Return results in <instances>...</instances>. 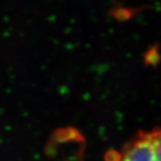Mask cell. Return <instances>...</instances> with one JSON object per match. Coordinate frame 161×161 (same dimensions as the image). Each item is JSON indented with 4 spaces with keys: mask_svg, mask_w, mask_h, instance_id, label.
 <instances>
[{
    "mask_svg": "<svg viewBox=\"0 0 161 161\" xmlns=\"http://www.w3.org/2000/svg\"><path fill=\"white\" fill-rule=\"evenodd\" d=\"M111 161H161V130L141 132L119 153H111Z\"/></svg>",
    "mask_w": 161,
    "mask_h": 161,
    "instance_id": "6da1fadb",
    "label": "cell"
}]
</instances>
